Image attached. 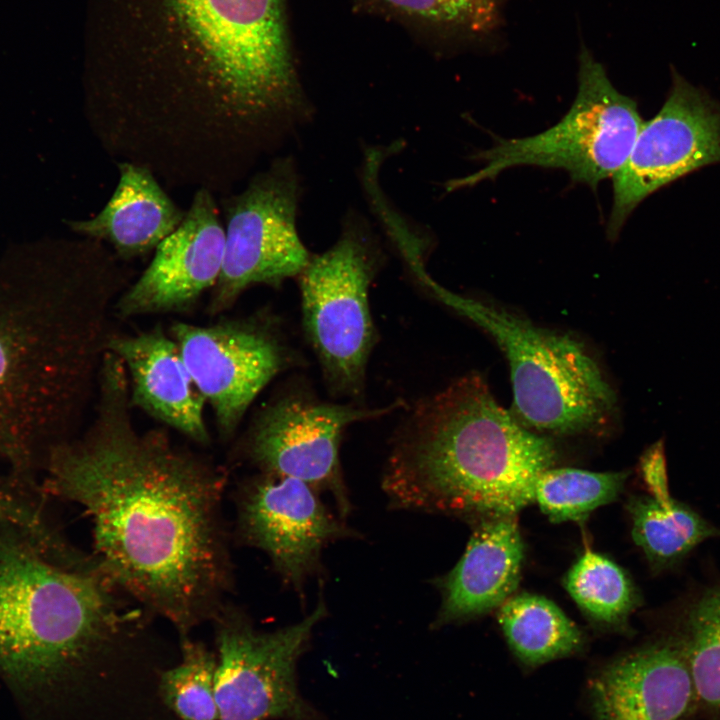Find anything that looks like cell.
Segmentation results:
<instances>
[{
    "label": "cell",
    "instance_id": "4316f807",
    "mask_svg": "<svg viewBox=\"0 0 720 720\" xmlns=\"http://www.w3.org/2000/svg\"><path fill=\"white\" fill-rule=\"evenodd\" d=\"M639 469L650 496L665 503L673 500L668 489L665 446L662 439L650 445L643 452L640 457Z\"/></svg>",
    "mask_w": 720,
    "mask_h": 720
},
{
    "label": "cell",
    "instance_id": "8992f818",
    "mask_svg": "<svg viewBox=\"0 0 720 720\" xmlns=\"http://www.w3.org/2000/svg\"><path fill=\"white\" fill-rule=\"evenodd\" d=\"M429 288L501 348L510 367L511 413L522 425L540 434L575 435L608 424L616 408L615 393L581 342L455 294L435 281Z\"/></svg>",
    "mask_w": 720,
    "mask_h": 720
},
{
    "label": "cell",
    "instance_id": "3957f363",
    "mask_svg": "<svg viewBox=\"0 0 720 720\" xmlns=\"http://www.w3.org/2000/svg\"><path fill=\"white\" fill-rule=\"evenodd\" d=\"M90 259L0 267V458L44 464L75 437L110 336L112 265Z\"/></svg>",
    "mask_w": 720,
    "mask_h": 720
},
{
    "label": "cell",
    "instance_id": "7402d4cb",
    "mask_svg": "<svg viewBox=\"0 0 720 720\" xmlns=\"http://www.w3.org/2000/svg\"><path fill=\"white\" fill-rule=\"evenodd\" d=\"M564 586L583 613L606 629L623 631L639 604L638 592L623 569L591 550L572 565Z\"/></svg>",
    "mask_w": 720,
    "mask_h": 720
},
{
    "label": "cell",
    "instance_id": "277c9868",
    "mask_svg": "<svg viewBox=\"0 0 720 720\" xmlns=\"http://www.w3.org/2000/svg\"><path fill=\"white\" fill-rule=\"evenodd\" d=\"M557 459L547 436L498 404L484 378L465 375L416 403L393 441L382 488L393 508L473 522L516 516Z\"/></svg>",
    "mask_w": 720,
    "mask_h": 720
},
{
    "label": "cell",
    "instance_id": "9a60e30c",
    "mask_svg": "<svg viewBox=\"0 0 720 720\" xmlns=\"http://www.w3.org/2000/svg\"><path fill=\"white\" fill-rule=\"evenodd\" d=\"M592 720H696L697 696L680 638L646 642L599 665L586 682Z\"/></svg>",
    "mask_w": 720,
    "mask_h": 720
},
{
    "label": "cell",
    "instance_id": "44dd1931",
    "mask_svg": "<svg viewBox=\"0 0 720 720\" xmlns=\"http://www.w3.org/2000/svg\"><path fill=\"white\" fill-rule=\"evenodd\" d=\"M627 509L633 540L655 569L673 566L704 540L720 535V530L674 499L665 503L650 495L634 496Z\"/></svg>",
    "mask_w": 720,
    "mask_h": 720
},
{
    "label": "cell",
    "instance_id": "4fadbf2b",
    "mask_svg": "<svg viewBox=\"0 0 720 720\" xmlns=\"http://www.w3.org/2000/svg\"><path fill=\"white\" fill-rule=\"evenodd\" d=\"M719 160V115L677 80L658 114L643 123L629 157L612 178L608 237L615 239L629 214L654 191Z\"/></svg>",
    "mask_w": 720,
    "mask_h": 720
},
{
    "label": "cell",
    "instance_id": "6da1fadb",
    "mask_svg": "<svg viewBox=\"0 0 720 720\" xmlns=\"http://www.w3.org/2000/svg\"><path fill=\"white\" fill-rule=\"evenodd\" d=\"M98 392L88 431L49 453L47 488L84 508L93 555L110 581L189 636L232 591L226 471L177 448L161 430L137 431L126 369L110 351Z\"/></svg>",
    "mask_w": 720,
    "mask_h": 720
},
{
    "label": "cell",
    "instance_id": "9c48e42d",
    "mask_svg": "<svg viewBox=\"0 0 720 720\" xmlns=\"http://www.w3.org/2000/svg\"><path fill=\"white\" fill-rule=\"evenodd\" d=\"M301 182L290 157L273 161L225 201V246L211 313L233 305L249 287L279 286L310 260L297 229Z\"/></svg>",
    "mask_w": 720,
    "mask_h": 720
},
{
    "label": "cell",
    "instance_id": "30bf717a",
    "mask_svg": "<svg viewBox=\"0 0 720 720\" xmlns=\"http://www.w3.org/2000/svg\"><path fill=\"white\" fill-rule=\"evenodd\" d=\"M326 615L321 599L300 622L263 632L227 602L212 620L219 720H311L312 710L297 688L296 664Z\"/></svg>",
    "mask_w": 720,
    "mask_h": 720
},
{
    "label": "cell",
    "instance_id": "5bb4252c",
    "mask_svg": "<svg viewBox=\"0 0 720 720\" xmlns=\"http://www.w3.org/2000/svg\"><path fill=\"white\" fill-rule=\"evenodd\" d=\"M171 337L223 437L234 432L256 396L288 361L278 338L254 325L176 323Z\"/></svg>",
    "mask_w": 720,
    "mask_h": 720
},
{
    "label": "cell",
    "instance_id": "7a4b0ae2",
    "mask_svg": "<svg viewBox=\"0 0 720 720\" xmlns=\"http://www.w3.org/2000/svg\"><path fill=\"white\" fill-rule=\"evenodd\" d=\"M129 600L102 570L0 531V667L25 680L78 677L106 720H161L159 680L173 663L152 614Z\"/></svg>",
    "mask_w": 720,
    "mask_h": 720
},
{
    "label": "cell",
    "instance_id": "ac0fdd59",
    "mask_svg": "<svg viewBox=\"0 0 720 720\" xmlns=\"http://www.w3.org/2000/svg\"><path fill=\"white\" fill-rule=\"evenodd\" d=\"M474 527L464 554L435 585L442 602L436 627L462 622L500 607L515 591L524 559L516 516L486 518Z\"/></svg>",
    "mask_w": 720,
    "mask_h": 720
},
{
    "label": "cell",
    "instance_id": "83f0119b",
    "mask_svg": "<svg viewBox=\"0 0 720 720\" xmlns=\"http://www.w3.org/2000/svg\"><path fill=\"white\" fill-rule=\"evenodd\" d=\"M10 501H6L5 496L0 491V518H5L6 520H22V517L20 516L19 512H22L20 510H15L12 508Z\"/></svg>",
    "mask_w": 720,
    "mask_h": 720
},
{
    "label": "cell",
    "instance_id": "d4e9b609",
    "mask_svg": "<svg viewBox=\"0 0 720 720\" xmlns=\"http://www.w3.org/2000/svg\"><path fill=\"white\" fill-rule=\"evenodd\" d=\"M627 476V472L549 468L537 479L534 501L552 522L577 521L615 500Z\"/></svg>",
    "mask_w": 720,
    "mask_h": 720
},
{
    "label": "cell",
    "instance_id": "603a6c76",
    "mask_svg": "<svg viewBox=\"0 0 720 720\" xmlns=\"http://www.w3.org/2000/svg\"><path fill=\"white\" fill-rule=\"evenodd\" d=\"M692 676L699 713L720 720V585L691 607L680 638Z\"/></svg>",
    "mask_w": 720,
    "mask_h": 720
},
{
    "label": "cell",
    "instance_id": "2e32d148",
    "mask_svg": "<svg viewBox=\"0 0 720 720\" xmlns=\"http://www.w3.org/2000/svg\"><path fill=\"white\" fill-rule=\"evenodd\" d=\"M225 229L212 193L200 188L179 226L155 249L149 266L116 301L124 317L192 304L220 276Z\"/></svg>",
    "mask_w": 720,
    "mask_h": 720
},
{
    "label": "cell",
    "instance_id": "ba28073f",
    "mask_svg": "<svg viewBox=\"0 0 720 720\" xmlns=\"http://www.w3.org/2000/svg\"><path fill=\"white\" fill-rule=\"evenodd\" d=\"M379 243L359 217L337 241L311 255L299 274L305 332L336 395L358 396L376 334L369 287L381 264Z\"/></svg>",
    "mask_w": 720,
    "mask_h": 720
},
{
    "label": "cell",
    "instance_id": "ffe728a7",
    "mask_svg": "<svg viewBox=\"0 0 720 720\" xmlns=\"http://www.w3.org/2000/svg\"><path fill=\"white\" fill-rule=\"evenodd\" d=\"M498 622L512 653L527 668L573 656L585 644L578 626L540 595L509 597L499 607Z\"/></svg>",
    "mask_w": 720,
    "mask_h": 720
},
{
    "label": "cell",
    "instance_id": "7c38bea8",
    "mask_svg": "<svg viewBox=\"0 0 720 720\" xmlns=\"http://www.w3.org/2000/svg\"><path fill=\"white\" fill-rule=\"evenodd\" d=\"M318 494L301 480L266 473L243 481L235 492L238 538L266 553L283 581L300 593L319 571L323 549L354 535Z\"/></svg>",
    "mask_w": 720,
    "mask_h": 720
},
{
    "label": "cell",
    "instance_id": "cb8c5ba5",
    "mask_svg": "<svg viewBox=\"0 0 720 720\" xmlns=\"http://www.w3.org/2000/svg\"><path fill=\"white\" fill-rule=\"evenodd\" d=\"M217 656L202 642L180 637L179 658L165 669L159 694L179 720H219L215 681Z\"/></svg>",
    "mask_w": 720,
    "mask_h": 720
},
{
    "label": "cell",
    "instance_id": "5b68a950",
    "mask_svg": "<svg viewBox=\"0 0 720 720\" xmlns=\"http://www.w3.org/2000/svg\"><path fill=\"white\" fill-rule=\"evenodd\" d=\"M169 1L208 56L228 146L260 144L304 119L283 0Z\"/></svg>",
    "mask_w": 720,
    "mask_h": 720
},
{
    "label": "cell",
    "instance_id": "52a82bcc",
    "mask_svg": "<svg viewBox=\"0 0 720 720\" xmlns=\"http://www.w3.org/2000/svg\"><path fill=\"white\" fill-rule=\"evenodd\" d=\"M643 123L636 102L620 93L604 67L582 50L576 97L560 121L533 136L497 137L474 156L482 167L448 181L446 191L474 186L518 166L562 169L572 181L595 189L624 165Z\"/></svg>",
    "mask_w": 720,
    "mask_h": 720
},
{
    "label": "cell",
    "instance_id": "e0dca14e",
    "mask_svg": "<svg viewBox=\"0 0 720 720\" xmlns=\"http://www.w3.org/2000/svg\"><path fill=\"white\" fill-rule=\"evenodd\" d=\"M106 350L124 364L132 405L199 444L209 443L204 421L206 400L172 337L160 328L137 335L110 336Z\"/></svg>",
    "mask_w": 720,
    "mask_h": 720
},
{
    "label": "cell",
    "instance_id": "d6986e66",
    "mask_svg": "<svg viewBox=\"0 0 720 720\" xmlns=\"http://www.w3.org/2000/svg\"><path fill=\"white\" fill-rule=\"evenodd\" d=\"M119 181L104 208L93 218L73 221L71 228L110 244L124 259L147 254L182 222L183 212L152 171L133 161L118 164Z\"/></svg>",
    "mask_w": 720,
    "mask_h": 720
},
{
    "label": "cell",
    "instance_id": "484cf974",
    "mask_svg": "<svg viewBox=\"0 0 720 720\" xmlns=\"http://www.w3.org/2000/svg\"><path fill=\"white\" fill-rule=\"evenodd\" d=\"M402 18L435 27L480 31L496 16L497 0H374Z\"/></svg>",
    "mask_w": 720,
    "mask_h": 720
},
{
    "label": "cell",
    "instance_id": "8fae6325",
    "mask_svg": "<svg viewBox=\"0 0 720 720\" xmlns=\"http://www.w3.org/2000/svg\"><path fill=\"white\" fill-rule=\"evenodd\" d=\"M400 406L397 402L366 409L289 394L259 415L246 440V455L260 473L295 478L319 493L329 492L344 517L351 506L339 460L343 433L351 424L383 416Z\"/></svg>",
    "mask_w": 720,
    "mask_h": 720
}]
</instances>
